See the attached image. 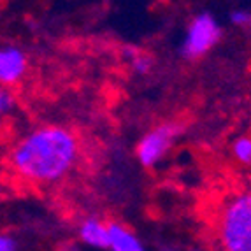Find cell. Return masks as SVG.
<instances>
[{
    "instance_id": "cell-1",
    "label": "cell",
    "mask_w": 251,
    "mask_h": 251,
    "mask_svg": "<svg viewBox=\"0 0 251 251\" xmlns=\"http://www.w3.org/2000/svg\"><path fill=\"white\" fill-rule=\"evenodd\" d=\"M79 155V139L72 130L62 125H42L14 144L9 162L21 179L53 184L71 174Z\"/></svg>"
},
{
    "instance_id": "cell-2",
    "label": "cell",
    "mask_w": 251,
    "mask_h": 251,
    "mask_svg": "<svg viewBox=\"0 0 251 251\" xmlns=\"http://www.w3.org/2000/svg\"><path fill=\"white\" fill-rule=\"evenodd\" d=\"M216 239L222 251H251V192L225 201L218 214Z\"/></svg>"
},
{
    "instance_id": "cell-3",
    "label": "cell",
    "mask_w": 251,
    "mask_h": 251,
    "mask_svg": "<svg viewBox=\"0 0 251 251\" xmlns=\"http://www.w3.org/2000/svg\"><path fill=\"white\" fill-rule=\"evenodd\" d=\"M222 34L220 21L211 13H201L193 16L181 42V54L186 60L202 58L220 42Z\"/></svg>"
},
{
    "instance_id": "cell-4",
    "label": "cell",
    "mask_w": 251,
    "mask_h": 251,
    "mask_svg": "<svg viewBox=\"0 0 251 251\" xmlns=\"http://www.w3.org/2000/svg\"><path fill=\"white\" fill-rule=\"evenodd\" d=\"M181 132H183V126L179 123H162L146 132L135 146V156L139 163L146 169L158 165L176 144Z\"/></svg>"
},
{
    "instance_id": "cell-5",
    "label": "cell",
    "mask_w": 251,
    "mask_h": 251,
    "mask_svg": "<svg viewBox=\"0 0 251 251\" xmlns=\"http://www.w3.org/2000/svg\"><path fill=\"white\" fill-rule=\"evenodd\" d=\"M28 71V58L18 46H0V86H14L25 77Z\"/></svg>"
},
{
    "instance_id": "cell-6",
    "label": "cell",
    "mask_w": 251,
    "mask_h": 251,
    "mask_svg": "<svg viewBox=\"0 0 251 251\" xmlns=\"http://www.w3.org/2000/svg\"><path fill=\"white\" fill-rule=\"evenodd\" d=\"M77 237L90 248H109V223L97 216L84 218L77 226Z\"/></svg>"
},
{
    "instance_id": "cell-7",
    "label": "cell",
    "mask_w": 251,
    "mask_h": 251,
    "mask_svg": "<svg viewBox=\"0 0 251 251\" xmlns=\"http://www.w3.org/2000/svg\"><path fill=\"white\" fill-rule=\"evenodd\" d=\"M109 223V248L111 251H146L141 239L120 222Z\"/></svg>"
},
{
    "instance_id": "cell-8",
    "label": "cell",
    "mask_w": 251,
    "mask_h": 251,
    "mask_svg": "<svg viewBox=\"0 0 251 251\" xmlns=\"http://www.w3.org/2000/svg\"><path fill=\"white\" fill-rule=\"evenodd\" d=\"M125 58L128 60L130 69L137 75H146L153 69V58L144 51L137 50V48H126L125 50Z\"/></svg>"
},
{
    "instance_id": "cell-9",
    "label": "cell",
    "mask_w": 251,
    "mask_h": 251,
    "mask_svg": "<svg viewBox=\"0 0 251 251\" xmlns=\"http://www.w3.org/2000/svg\"><path fill=\"white\" fill-rule=\"evenodd\" d=\"M232 156L244 167H251V135H239L232 143Z\"/></svg>"
},
{
    "instance_id": "cell-10",
    "label": "cell",
    "mask_w": 251,
    "mask_h": 251,
    "mask_svg": "<svg viewBox=\"0 0 251 251\" xmlns=\"http://www.w3.org/2000/svg\"><path fill=\"white\" fill-rule=\"evenodd\" d=\"M16 107V97L7 86H0V120L13 113Z\"/></svg>"
},
{
    "instance_id": "cell-11",
    "label": "cell",
    "mask_w": 251,
    "mask_h": 251,
    "mask_svg": "<svg viewBox=\"0 0 251 251\" xmlns=\"http://www.w3.org/2000/svg\"><path fill=\"white\" fill-rule=\"evenodd\" d=\"M228 20L234 26H241V28H246L251 23V13L246 9H234L230 14H228Z\"/></svg>"
},
{
    "instance_id": "cell-12",
    "label": "cell",
    "mask_w": 251,
    "mask_h": 251,
    "mask_svg": "<svg viewBox=\"0 0 251 251\" xmlns=\"http://www.w3.org/2000/svg\"><path fill=\"white\" fill-rule=\"evenodd\" d=\"M0 251H18L16 239L9 234H0Z\"/></svg>"
},
{
    "instance_id": "cell-13",
    "label": "cell",
    "mask_w": 251,
    "mask_h": 251,
    "mask_svg": "<svg viewBox=\"0 0 251 251\" xmlns=\"http://www.w3.org/2000/svg\"><path fill=\"white\" fill-rule=\"evenodd\" d=\"M60 251H81L75 244H65V246L60 248Z\"/></svg>"
},
{
    "instance_id": "cell-14",
    "label": "cell",
    "mask_w": 251,
    "mask_h": 251,
    "mask_svg": "<svg viewBox=\"0 0 251 251\" xmlns=\"http://www.w3.org/2000/svg\"><path fill=\"white\" fill-rule=\"evenodd\" d=\"M162 251H179V250H176V248H171V246H169V248H163Z\"/></svg>"
},
{
    "instance_id": "cell-15",
    "label": "cell",
    "mask_w": 251,
    "mask_h": 251,
    "mask_svg": "<svg viewBox=\"0 0 251 251\" xmlns=\"http://www.w3.org/2000/svg\"><path fill=\"white\" fill-rule=\"evenodd\" d=\"M250 28H251V23H250Z\"/></svg>"
},
{
    "instance_id": "cell-16",
    "label": "cell",
    "mask_w": 251,
    "mask_h": 251,
    "mask_svg": "<svg viewBox=\"0 0 251 251\" xmlns=\"http://www.w3.org/2000/svg\"><path fill=\"white\" fill-rule=\"evenodd\" d=\"M0 2H2V0H0Z\"/></svg>"
}]
</instances>
